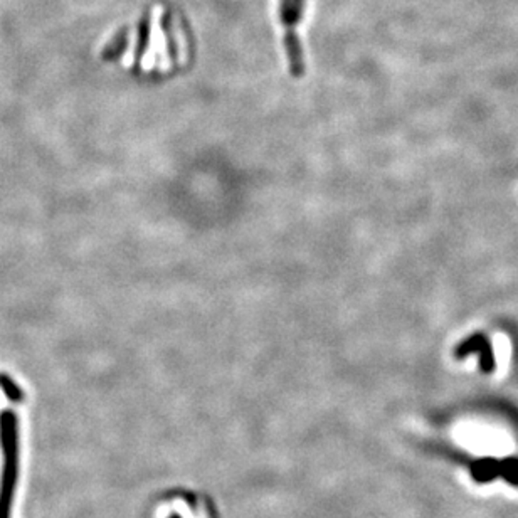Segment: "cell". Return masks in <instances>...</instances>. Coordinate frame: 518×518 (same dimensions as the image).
I'll return each instance as SVG.
<instances>
[{
  "instance_id": "cell-1",
  "label": "cell",
  "mask_w": 518,
  "mask_h": 518,
  "mask_svg": "<svg viewBox=\"0 0 518 518\" xmlns=\"http://www.w3.org/2000/svg\"><path fill=\"white\" fill-rule=\"evenodd\" d=\"M0 448L4 465L0 477V518H11L12 502L19 479V426L12 411L0 413Z\"/></svg>"
},
{
  "instance_id": "cell-2",
  "label": "cell",
  "mask_w": 518,
  "mask_h": 518,
  "mask_svg": "<svg viewBox=\"0 0 518 518\" xmlns=\"http://www.w3.org/2000/svg\"><path fill=\"white\" fill-rule=\"evenodd\" d=\"M303 0H281V22L284 27V48L288 53L291 74L300 78L303 76V53H301L300 39L296 36V24L301 20Z\"/></svg>"
},
{
  "instance_id": "cell-3",
  "label": "cell",
  "mask_w": 518,
  "mask_h": 518,
  "mask_svg": "<svg viewBox=\"0 0 518 518\" xmlns=\"http://www.w3.org/2000/svg\"><path fill=\"white\" fill-rule=\"evenodd\" d=\"M502 473V463L496 460H479L471 466V477L477 483H490Z\"/></svg>"
},
{
  "instance_id": "cell-4",
  "label": "cell",
  "mask_w": 518,
  "mask_h": 518,
  "mask_svg": "<svg viewBox=\"0 0 518 518\" xmlns=\"http://www.w3.org/2000/svg\"><path fill=\"white\" fill-rule=\"evenodd\" d=\"M495 357L500 373H502L508 367V360H510V342H508L507 335H495Z\"/></svg>"
},
{
  "instance_id": "cell-5",
  "label": "cell",
  "mask_w": 518,
  "mask_h": 518,
  "mask_svg": "<svg viewBox=\"0 0 518 518\" xmlns=\"http://www.w3.org/2000/svg\"><path fill=\"white\" fill-rule=\"evenodd\" d=\"M477 350H482V352L490 350V348H488V345H486L485 338H483L482 335L471 337L465 343H461V345L456 348V357L460 359V357H466L468 354H473V352H477Z\"/></svg>"
},
{
  "instance_id": "cell-6",
  "label": "cell",
  "mask_w": 518,
  "mask_h": 518,
  "mask_svg": "<svg viewBox=\"0 0 518 518\" xmlns=\"http://www.w3.org/2000/svg\"><path fill=\"white\" fill-rule=\"evenodd\" d=\"M0 387H2L4 394H6L8 401L22 402V399H24L22 389H20L19 385L11 379V377L6 376V373H0Z\"/></svg>"
},
{
  "instance_id": "cell-7",
  "label": "cell",
  "mask_w": 518,
  "mask_h": 518,
  "mask_svg": "<svg viewBox=\"0 0 518 518\" xmlns=\"http://www.w3.org/2000/svg\"><path fill=\"white\" fill-rule=\"evenodd\" d=\"M502 463V477L505 482L510 483L513 486H518V460L517 458H508V460L500 461Z\"/></svg>"
},
{
  "instance_id": "cell-8",
  "label": "cell",
  "mask_w": 518,
  "mask_h": 518,
  "mask_svg": "<svg viewBox=\"0 0 518 518\" xmlns=\"http://www.w3.org/2000/svg\"><path fill=\"white\" fill-rule=\"evenodd\" d=\"M148 32H150V29H148V22H147V20H143V22H142V29H140V49H138V53H137L138 58L142 56L143 51H145V48H147Z\"/></svg>"
}]
</instances>
